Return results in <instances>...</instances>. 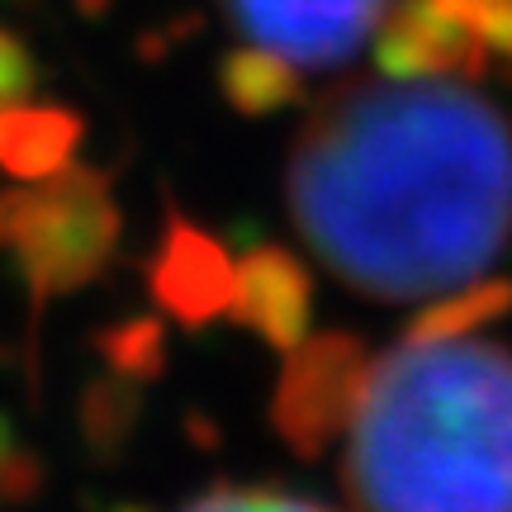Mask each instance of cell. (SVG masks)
Listing matches in <instances>:
<instances>
[{
    "label": "cell",
    "instance_id": "cell-1",
    "mask_svg": "<svg viewBox=\"0 0 512 512\" xmlns=\"http://www.w3.org/2000/svg\"><path fill=\"white\" fill-rule=\"evenodd\" d=\"M290 214L351 290L460 285L512 238V124L465 86L347 81L294 138Z\"/></svg>",
    "mask_w": 512,
    "mask_h": 512
},
{
    "label": "cell",
    "instance_id": "cell-2",
    "mask_svg": "<svg viewBox=\"0 0 512 512\" xmlns=\"http://www.w3.org/2000/svg\"><path fill=\"white\" fill-rule=\"evenodd\" d=\"M356 512H512V351L403 342L351 418Z\"/></svg>",
    "mask_w": 512,
    "mask_h": 512
},
{
    "label": "cell",
    "instance_id": "cell-3",
    "mask_svg": "<svg viewBox=\"0 0 512 512\" xmlns=\"http://www.w3.org/2000/svg\"><path fill=\"white\" fill-rule=\"evenodd\" d=\"M119 204L110 176L95 166H62L43 181L0 190V252L15 256L29 290V332H38L43 304L76 294L105 275L119 252Z\"/></svg>",
    "mask_w": 512,
    "mask_h": 512
},
{
    "label": "cell",
    "instance_id": "cell-4",
    "mask_svg": "<svg viewBox=\"0 0 512 512\" xmlns=\"http://www.w3.org/2000/svg\"><path fill=\"white\" fill-rule=\"evenodd\" d=\"M370 380V351L347 328H328L285 351L275 380L271 427L299 460H318L342 437L361 408Z\"/></svg>",
    "mask_w": 512,
    "mask_h": 512
},
{
    "label": "cell",
    "instance_id": "cell-5",
    "mask_svg": "<svg viewBox=\"0 0 512 512\" xmlns=\"http://www.w3.org/2000/svg\"><path fill=\"white\" fill-rule=\"evenodd\" d=\"M228 19L294 67H337L370 38L389 0H219Z\"/></svg>",
    "mask_w": 512,
    "mask_h": 512
},
{
    "label": "cell",
    "instance_id": "cell-6",
    "mask_svg": "<svg viewBox=\"0 0 512 512\" xmlns=\"http://www.w3.org/2000/svg\"><path fill=\"white\" fill-rule=\"evenodd\" d=\"M147 290L166 318H176L190 332H200L204 323H214L233 309V290H238L233 256L200 223L185 219L176 200H166L162 238L147 261Z\"/></svg>",
    "mask_w": 512,
    "mask_h": 512
},
{
    "label": "cell",
    "instance_id": "cell-7",
    "mask_svg": "<svg viewBox=\"0 0 512 512\" xmlns=\"http://www.w3.org/2000/svg\"><path fill=\"white\" fill-rule=\"evenodd\" d=\"M375 67L394 81H479L489 76V43L437 0H399L380 15Z\"/></svg>",
    "mask_w": 512,
    "mask_h": 512
},
{
    "label": "cell",
    "instance_id": "cell-8",
    "mask_svg": "<svg viewBox=\"0 0 512 512\" xmlns=\"http://www.w3.org/2000/svg\"><path fill=\"white\" fill-rule=\"evenodd\" d=\"M233 318L252 328L266 347L290 351L309 337L313 280L304 261L280 242H256L238 261V290H233Z\"/></svg>",
    "mask_w": 512,
    "mask_h": 512
},
{
    "label": "cell",
    "instance_id": "cell-9",
    "mask_svg": "<svg viewBox=\"0 0 512 512\" xmlns=\"http://www.w3.org/2000/svg\"><path fill=\"white\" fill-rule=\"evenodd\" d=\"M86 119L67 105H5L0 110V166L15 181H43L72 162Z\"/></svg>",
    "mask_w": 512,
    "mask_h": 512
},
{
    "label": "cell",
    "instance_id": "cell-10",
    "mask_svg": "<svg viewBox=\"0 0 512 512\" xmlns=\"http://www.w3.org/2000/svg\"><path fill=\"white\" fill-rule=\"evenodd\" d=\"M219 91L238 114L261 119V114L290 110L304 95V76L275 48H233L219 62Z\"/></svg>",
    "mask_w": 512,
    "mask_h": 512
},
{
    "label": "cell",
    "instance_id": "cell-11",
    "mask_svg": "<svg viewBox=\"0 0 512 512\" xmlns=\"http://www.w3.org/2000/svg\"><path fill=\"white\" fill-rule=\"evenodd\" d=\"M76 422H81V437H86V451L95 460H124V451L138 437V422H143V389L124 375H105L81 389V408H76Z\"/></svg>",
    "mask_w": 512,
    "mask_h": 512
},
{
    "label": "cell",
    "instance_id": "cell-12",
    "mask_svg": "<svg viewBox=\"0 0 512 512\" xmlns=\"http://www.w3.org/2000/svg\"><path fill=\"white\" fill-rule=\"evenodd\" d=\"M512 313V280L508 275H494V280H475L465 290L446 294L403 328V342H460L470 332L489 328L498 318Z\"/></svg>",
    "mask_w": 512,
    "mask_h": 512
},
{
    "label": "cell",
    "instance_id": "cell-13",
    "mask_svg": "<svg viewBox=\"0 0 512 512\" xmlns=\"http://www.w3.org/2000/svg\"><path fill=\"white\" fill-rule=\"evenodd\" d=\"M95 351L100 361L124 375L133 384H147V380H162L166 375V351H171V337H166V323L162 318H124V323H110L105 332H95Z\"/></svg>",
    "mask_w": 512,
    "mask_h": 512
},
{
    "label": "cell",
    "instance_id": "cell-14",
    "mask_svg": "<svg viewBox=\"0 0 512 512\" xmlns=\"http://www.w3.org/2000/svg\"><path fill=\"white\" fill-rule=\"evenodd\" d=\"M43 484H48V470H43V460L19 441V427L10 413H0V498L5 503H34L43 494Z\"/></svg>",
    "mask_w": 512,
    "mask_h": 512
},
{
    "label": "cell",
    "instance_id": "cell-15",
    "mask_svg": "<svg viewBox=\"0 0 512 512\" xmlns=\"http://www.w3.org/2000/svg\"><path fill=\"white\" fill-rule=\"evenodd\" d=\"M185 512H328L309 503V498H294L285 489H242V484H214L209 494H200Z\"/></svg>",
    "mask_w": 512,
    "mask_h": 512
},
{
    "label": "cell",
    "instance_id": "cell-16",
    "mask_svg": "<svg viewBox=\"0 0 512 512\" xmlns=\"http://www.w3.org/2000/svg\"><path fill=\"white\" fill-rule=\"evenodd\" d=\"M437 5H446L465 29H475L489 43V53L512 67V0H437Z\"/></svg>",
    "mask_w": 512,
    "mask_h": 512
},
{
    "label": "cell",
    "instance_id": "cell-17",
    "mask_svg": "<svg viewBox=\"0 0 512 512\" xmlns=\"http://www.w3.org/2000/svg\"><path fill=\"white\" fill-rule=\"evenodd\" d=\"M38 91V62L10 29H0V110L24 105Z\"/></svg>",
    "mask_w": 512,
    "mask_h": 512
},
{
    "label": "cell",
    "instance_id": "cell-18",
    "mask_svg": "<svg viewBox=\"0 0 512 512\" xmlns=\"http://www.w3.org/2000/svg\"><path fill=\"white\" fill-rule=\"evenodd\" d=\"M81 5V15H105L110 10V0H76Z\"/></svg>",
    "mask_w": 512,
    "mask_h": 512
},
{
    "label": "cell",
    "instance_id": "cell-19",
    "mask_svg": "<svg viewBox=\"0 0 512 512\" xmlns=\"http://www.w3.org/2000/svg\"><path fill=\"white\" fill-rule=\"evenodd\" d=\"M110 512H147V508H110Z\"/></svg>",
    "mask_w": 512,
    "mask_h": 512
}]
</instances>
